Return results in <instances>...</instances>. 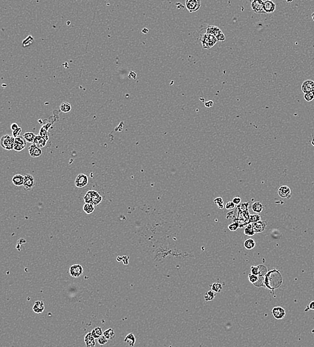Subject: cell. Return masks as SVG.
I'll use <instances>...</instances> for the list:
<instances>
[{"label":"cell","instance_id":"6da1fadb","mask_svg":"<svg viewBox=\"0 0 314 347\" xmlns=\"http://www.w3.org/2000/svg\"><path fill=\"white\" fill-rule=\"evenodd\" d=\"M282 282V276L277 270L269 271L264 276V286L271 291L272 294L274 293L275 290L281 286Z\"/></svg>","mask_w":314,"mask_h":347},{"label":"cell","instance_id":"7a4b0ae2","mask_svg":"<svg viewBox=\"0 0 314 347\" xmlns=\"http://www.w3.org/2000/svg\"><path fill=\"white\" fill-rule=\"evenodd\" d=\"M84 200L85 203L92 204L94 206H97L102 202V197L98 192L95 190H89L84 197Z\"/></svg>","mask_w":314,"mask_h":347},{"label":"cell","instance_id":"3957f363","mask_svg":"<svg viewBox=\"0 0 314 347\" xmlns=\"http://www.w3.org/2000/svg\"><path fill=\"white\" fill-rule=\"evenodd\" d=\"M200 41L204 49H210L217 43V38L208 33H204L200 38Z\"/></svg>","mask_w":314,"mask_h":347},{"label":"cell","instance_id":"277c9868","mask_svg":"<svg viewBox=\"0 0 314 347\" xmlns=\"http://www.w3.org/2000/svg\"><path fill=\"white\" fill-rule=\"evenodd\" d=\"M206 33H208L217 38L218 41H223L225 40V36L222 31L218 27L215 26H209L207 27Z\"/></svg>","mask_w":314,"mask_h":347},{"label":"cell","instance_id":"5b68a950","mask_svg":"<svg viewBox=\"0 0 314 347\" xmlns=\"http://www.w3.org/2000/svg\"><path fill=\"white\" fill-rule=\"evenodd\" d=\"M15 144V138L9 135H5L1 137L0 140V144L1 147L7 150H13Z\"/></svg>","mask_w":314,"mask_h":347},{"label":"cell","instance_id":"8992f818","mask_svg":"<svg viewBox=\"0 0 314 347\" xmlns=\"http://www.w3.org/2000/svg\"><path fill=\"white\" fill-rule=\"evenodd\" d=\"M201 3L198 0H187L186 7L190 13L195 12L200 9Z\"/></svg>","mask_w":314,"mask_h":347},{"label":"cell","instance_id":"52a82bcc","mask_svg":"<svg viewBox=\"0 0 314 347\" xmlns=\"http://www.w3.org/2000/svg\"><path fill=\"white\" fill-rule=\"evenodd\" d=\"M36 180L34 177L32 175L26 174L24 176V189L29 191L33 188L35 186Z\"/></svg>","mask_w":314,"mask_h":347},{"label":"cell","instance_id":"ba28073f","mask_svg":"<svg viewBox=\"0 0 314 347\" xmlns=\"http://www.w3.org/2000/svg\"><path fill=\"white\" fill-rule=\"evenodd\" d=\"M88 183V178L84 174H80L75 180V185L77 188H83Z\"/></svg>","mask_w":314,"mask_h":347},{"label":"cell","instance_id":"9c48e42d","mask_svg":"<svg viewBox=\"0 0 314 347\" xmlns=\"http://www.w3.org/2000/svg\"><path fill=\"white\" fill-rule=\"evenodd\" d=\"M83 268L80 264H74L70 268V275L73 278H78L83 274Z\"/></svg>","mask_w":314,"mask_h":347},{"label":"cell","instance_id":"30bf717a","mask_svg":"<svg viewBox=\"0 0 314 347\" xmlns=\"http://www.w3.org/2000/svg\"><path fill=\"white\" fill-rule=\"evenodd\" d=\"M251 9L255 13H264L263 10V1L262 0H254L251 2Z\"/></svg>","mask_w":314,"mask_h":347},{"label":"cell","instance_id":"8fae6325","mask_svg":"<svg viewBox=\"0 0 314 347\" xmlns=\"http://www.w3.org/2000/svg\"><path fill=\"white\" fill-rule=\"evenodd\" d=\"M301 90L304 93L308 94L314 91V82L313 80H307L303 82L301 85Z\"/></svg>","mask_w":314,"mask_h":347},{"label":"cell","instance_id":"7c38bea8","mask_svg":"<svg viewBox=\"0 0 314 347\" xmlns=\"http://www.w3.org/2000/svg\"><path fill=\"white\" fill-rule=\"evenodd\" d=\"M272 314H273V317L277 319V320H281L285 317V310L281 306H276L274 307L272 309Z\"/></svg>","mask_w":314,"mask_h":347},{"label":"cell","instance_id":"4fadbf2b","mask_svg":"<svg viewBox=\"0 0 314 347\" xmlns=\"http://www.w3.org/2000/svg\"><path fill=\"white\" fill-rule=\"evenodd\" d=\"M278 194L281 198L290 199L291 196V190L287 186H282L278 190Z\"/></svg>","mask_w":314,"mask_h":347},{"label":"cell","instance_id":"5bb4252c","mask_svg":"<svg viewBox=\"0 0 314 347\" xmlns=\"http://www.w3.org/2000/svg\"><path fill=\"white\" fill-rule=\"evenodd\" d=\"M276 5L273 1L271 0H267L263 1V10L266 13H273L275 10Z\"/></svg>","mask_w":314,"mask_h":347},{"label":"cell","instance_id":"9a60e30c","mask_svg":"<svg viewBox=\"0 0 314 347\" xmlns=\"http://www.w3.org/2000/svg\"><path fill=\"white\" fill-rule=\"evenodd\" d=\"M253 228L255 233H259V232H261L265 230L266 226H267V222L265 221H258V222L251 224Z\"/></svg>","mask_w":314,"mask_h":347},{"label":"cell","instance_id":"2e32d148","mask_svg":"<svg viewBox=\"0 0 314 347\" xmlns=\"http://www.w3.org/2000/svg\"><path fill=\"white\" fill-rule=\"evenodd\" d=\"M29 153L32 157L37 158L40 157L42 154V150H41V148H38L36 145L32 144L29 148Z\"/></svg>","mask_w":314,"mask_h":347},{"label":"cell","instance_id":"e0dca14e","mask_svg":"<svg viewBox=\"0 0 314 347\" xmlns=\"http://www.w3.org/2000/svg\"><path fill=\"white\" fill-rule=\"evenodd\" d=\"M46 143L47 141L43 138V137L40 136V135H38L36 136L34 142H33V144L39 148H42L46 146Z\"/></svg>","mask_w":314,"mask_h":347},{"label":"cell","instance_id":"ac0fdd59","mask_svg":"<svg viewBox=\"0 0 314 347\" xmlns=\"http://www.w3.org/2000/svg\"><path fill=\"white\" fill-rule=\"evenodd\" d=\"M84 341L86 343V347H94L96 345V342H95L94 338L93 336L92 335L91 332H89L85 336Z\"/></svg>","mask_w":314,"mask_h":347},{"label":"cell","instance_id":"d6986e66","mask_svg":"<svg viewBox=\"0 0 314 347\" xmlns=\"http://www.w3.org/2000/svg\"><path fill=\"white\" fill-rule=\"evenodd\" d=\"M12 182L16 186H21L24 185V176L21 174H16L12 178Z\"/></svg>","mask_w":314,"mask_h":347},{"label":"cell","instance_id":"ffe728a7","mask_svg":"<svg viewBox=\"0 0 314 347\" xmlns=\"http://www.w3.org/2000/svg\"><path fill=\"white\" fill-rule=\"evenodd\" d=\"M33 310L37 314L44 311V304L42 301H36L33 306Z\"/></svg>","mask_w":314,"mask_h":347},{"label":"cell","instance_id":"44dd1931","mask_svg":"<svg viewBox=\"0 0 314 347\" xmlns=\"http://www.w3.org/2000/svg\"><path fill=\"white\" fill-rule=\"evenodd\" d=\"M23 138L26 142L33 144V142H34L36 135L33 132H26L23 135Z\"/></svg>","mask_w":314,"mask_h":347},{"label":"cell","instance_id":"7402d4cb","mask_svg":"<svg viewBox=\"0 0 314 347\" xmlns=\"http://www.w3.org/2000/svg\"><path fill=\"white\" fill-rule=\"evenodd\" d=\"M60 110L62 111L63 113H68L72 110L71 104L67 102H64L61 103L60 105Z\"/></svg>","mask_w":314,"mask_h":347},{"label":"cell","instance_id":"603a6c76","mask_svg":"<svg viewBox=\"0 0 314 347\" xmlns=\"http://www.w3.org/2000/svg\"><path fill=\"white\" fill-rule=\"evenodd\" d=\"M263 204L259 202H254L253 204V205H252V210H253V211L255 213L257 214L261 213V212L263 211Z\"/></svg>","mask_w":314,"mask_h":347},{"label":"cell","instance_id":"cb8c5ba5","mask_svg":"<svg viewBox=\"0 0 314 347\" xmlns=\"http://www.w3.org/2000/svg\"><path fill=\"white\" fill-rule=\"evenodd\" d=\"M124 342L127 343L130 346H133L136 342V338L133 333L128 334L124 338Z\"/></svg>","mask_w":314,"mask_h":347},{"label":"cell","instance_id":"d4e9b609","mask_svg":"<svg viewBox=\"0 0 314 347\" xmlns=\"http://www.w3.org/2000/svg\"><path fill=\"white\" fill-rule=\"evenodd\" d=\"M255 242L253 239H247L246 240L245 242H244V247H245L247 250H252V249L255 248Z\"/></svg>","mask_w":314,"mask_h":347},{"label":"cell","instance_id":"484cf974","mask_svg":"<svg viewBox=\"0 0 314 347\" xmlns=\"http://www.w3.org/2000/svg\"><path fill=\"white\" fill-rule=\"evenodd\" d=\"M244 234H245L246 236H253L255 234V232L253 228V226H252L251 224H247V226H246L245 228L244 229Z\"/></svg>","mask_w":314,"mask_h":347},{"label":"cell","instance_id":"4316f807","mask_svg":"<svg viewBox=\"0 0 314 347\" xmlns=\"http://www.w3.org/2000/svg\"><path fill=\"white\" fill-rule=\"evenodd\" d=\"M94 206L92 204H87L85 203L84 205L83 206V210L86 212L87 214H90L94 211Z\"/></svg>","mask_w":314,"mask_h":347},{"label":"cell","instance_id":"83f0119b","mask_svg":"<svg viewBox=\"0 0 314 347\" xmlns=\"http://www.w3.org/2000/svg\"><path fill=\"white\" fill-rule=\"evenodd\" d=\"M257 269H258V275H257L258 276L264 277L265 275L267 272V268H266L265 266L263 265V264H260L259 266H257Z\"/></svg>","mask_w":314,"mask_h":347},{"label":"cell","instance_id":"f1b7e54d","mask_svg":"<svg viewBox=\"0 0 314 347\" xmlns=\"http://www.w3.org/2000/svg\"><path fill=\"white\" fill-rule=\"evenodd\" d=\"M33 41H34V39H33L32 36L28 35L23 41H22V46L24 47H29L31 45H32Z\"/></svg>","mask_w":314,"mask_h":347},{"label":"cell","instance_id":"f546056e","mask_svg":"<svg viewBox=\"0 0 314 347\" xmlns=\"http://www.w3.org/2000/svg\"><path fill=\"white\" fill-rule=\"evenodd\" d=\"M91 333L94 338H98L101 337V336H102V331L100 327H96V328H95L94 329L92 330Z\"/></svg>","mask_w":314,"mask_h":347},{"label":"cell","instance_id":"4dcf8cb0","mask_svg":"<svg viewBox=\"0 0 314 347\" xmlns=\"http://www.w3.org/2000/svg\"><path fill=\"white\" fill-rule=\"evenodd\" d=\"M104 336L108 340H110L115 337V333L114 331H113V329H108L104 332Z\"/></svg>","mask_w":314,"mask_h":347},{"label":"cell","instance_id":"1f68e13d","mask_svg":"<svg viewBox=\"0 0 314 347\" xmlns=\"http://www.w3.org/2000/svg\"><path fill=\"white\" fill-rule=\"evenodd\" d=\"M15 144L17 145H20V146L25 148H26V140H25L23 137L19 136V137H18V138H15Z\"/></svg>","mask_w":314,"mask_h":347},{"label":"cell","instance_id":"d6a6232c","mask_svg":"<svg viewBox=\"0 0 314 347\" xmlns=\"http://www.w3.org/2000/svg\"><path fill=\"white\" fill-rule=\"evenodd\" d=\"M223 289V286L221 283L215 282L211 285V289L214 292H220Z\"/></svg>","mask_w":314,"mask_h":347},{"label":"cell","instance_id":"836d02e7","mask_svg":"<svg viewBox=\"0 0 314 347\" xmlns=\"http://www.w3.org/2000/svg\"><path fill=\"white\" fill-rule=\"evenodd\" d=\"M215 296V294L213 290H209L207 292L205 295H204V300L206 301H211L214 299Z\"/></svg>","mask_w":314,"mask_h":347},{"label":"cell","instance_id":"e575fe53","mask_svg":"<svg viewBox=\"0 0 314 347\" xmlns=\"http://www.w3.org/2000/svg\"><path fill=\"white\" fill-rule=\"evenodd\" d=\"M39 135L41 137H43V138L46 140L47 142L49 140V136H48V134H47V130L46 129V128H45L44 126H43L41 128L40 131V134H39Z\"/></svg>","mask_w":314,"mask_h":347},{"label":"cell","instance_id":"d590c367","mask_svg":"<svg viewBox=\"0 0 314 347\" xmlns=\"http://www.w3.org/2000/svg\"><path fill=\"white\" fill-rule=\"evenodd\" d=\"M261 220V216L259 215L258 214H254V215H251L250 216H249V224H253V223H255L258 221H260Z\"/></svg>","mask_w":314,"mask_h":347},{"label":"cell","instance_id":"8d00e7d4","mask_svg":"<svg viewBox=\"0 0 314 347\" xmlns=\"http://www.w3.org/2000/svg\"><path fill=\"white\" fill-rule=\"evenodd\" d=\"M214 202L217 204V205L218 206V208L220 209H223V207H224V204H223V200L222 198L221 197H218V198H216L214 200Z\"/></svg>","mask_w":314,"mask_h":347},{"label":"cell","instance_id":"74e56055","mask_svg":"<svg viewBox=\"0 0 314 347\" xmlns=\"http://www.w3.org/2000/svg\"><path fill=\"white\" fill-rule=\"evenodd\" d=\"M239 227V223H238L237 221H235L233 223H231V224H229L228 228L231 231H236L237 230V228Z\"/></svg>","mask_w":314,"mask_h":347},{"label":"cell","instance_id":"f35d334b","mask_svg":"<svg viewBox=\"0 0 314 347\" xmlns=\"http://www.w3.org/2000/svg\"><path fill=\"white\" fill-rule=\"evenodd\" d=\"M304 99L306 102H312L314 100V91L311 93L305 94L304 95Z\"/></svg>","mask_w":314,"mask_h":347},{"label":"cell","instance_id":"ab89813d","mask_svg":"<svg viewBox=\"0 0 314 347\" xmlns=\"http://www.w3.org/2000/svg\"><path fill=\"white\" fill-rule=\"evenodd\" d=\"M259 276H256V275H252V274H250V275H249V281H250L252 284H255V282L259 280Z\"/></svg>","mask_w":314,"mask_h":347},{"label":"cell","instance_id":"60d3db41","mask_svg":"<svg viewBox=\"0 0 314 347\" xmlns=\"http://www.w3.org/2000/svg\"><path fill=\"white\" fill-rule=\"evenodd\" d=\"M98 342L100 345H104L107 343L108 339L104 337V336H101L100 338H98Z\"/></svg>","mask_w":314,"mask_h":347},{"label":"cell","instance_id":"b9f144b4","mask_svg":"<svg viewBox=\"0 0 314 347\" xmlns=\"http://www.w3.org/2000/svg\"><path fill=\"white\" fill-rule=\"evenodd\" d=\"M21 131H22V129L21 128H19L17 130L13 131L12 134H13V138H18V137H19V135H20V134L21 133Z\"/></svg>","mask_w":314,"mask_h":347},{"label":"cell","instance_id":"7bdbcfd3","mask_svg":"<svg viewBox=\"0 0 314 347\" xmlns=\"http://www.w3.org/2000/svg\"><path fill=\"white\" fill-rule=\"evenodd\" d=\"M235 204L232 202V201H230V202H228L225 204V208L227 210H232L235 208Z\"/></svg>","mask_w":314,"mask_h":347},{"label":"cell","instance_id":"ee69618b","mask_svg":"<svg viewBox=\"0 0 314 347\" xmlns=\"http://www.w3.org/2000/svg\"><path fill=\"white\" fill-rule=\"evenodd\" d=\"M232 202H233L235 205H238V204H241V199L240 197H235V198H233V199Z\"/></svg>","mask_w":314,"mask_h":347},{"label":"cell","instance_id":"f6af8a7d","mask_svg":"<svg viewBox=\"0 0 314 347\" xmlns=\"http://www.w3.org/2000/svg\"><path fill=\"white\" fill-rule=\"evenodd\" d=\"M19 128V126L18 125V124H16V123H13V124H11V129L12 130V131H14Z\"/></svg>","mask_w":314,"mask_h":347},{"label":"cell","instance_id":"bcb514c9","mask_svg":"<svg viewBox=\"0 0 314 347\" xmlns=\"http://www.w3.org/2000/svg\"><path fill=\"white\" fill-rule=\"evenodd\" d=\"M307 309L308 310H314V300L311 302L310 303V304L307 306Z\"/></svg>","mask_w":314,"mask_h":347},{"label":"cell","instance_id":"7dc6e473","mask_svg":"<svg viewBox=\"0 0 314 347\" xmlns=\"http://www.w3.org/2000/svg\"><path fill=\"white\" fill-rule=\"evenodd\" d=\"M232 215H233H233H234V212H229V213H228L227 216V218H230V216H232Z\"/></svg>","mask_w":314,"mask_h":347},{"label":"cell","instance_id":"c3c4849f","mask_svg":"<svg viewBox=\"0 0 314 347\" xmlns=\"http://www.w3.org/2000/svg\"><path fill=\"white\" fill-rule=\"evenodd\" d=\"M142 32L144 33H147L148 32V30L147 28H144L142 30Z\"/></svg>","mask_w":314,"mask_h":347},{"label":"cell","instance_id":"681fc988","mask_svg":"<svg viewBox=\"0 0 314 347\" xmlns=\"http://www.w3.org/2000/svg\"><path fill=\"white\" fill-rule=\"evenodd\" d=\"M311 143H312V145L314 147V136L313 137V138H312V142H311Z\"/></svg>","mask_w":314,"mask_h":347},{"label":"cell","instance_id":"f907efd6","mask_svg":"<svg viewBox=\"0 0 314 347\" xmlns=\"http://www.w3.org/2000/svg\"><path fill=\"white\" fill-rule=\"evenodd\" d=\"M312 18H313V19L314 20V13L312 14Z\"/></svg>","mask_w":314,"mask_h":347}]
</instances>
